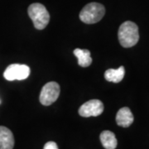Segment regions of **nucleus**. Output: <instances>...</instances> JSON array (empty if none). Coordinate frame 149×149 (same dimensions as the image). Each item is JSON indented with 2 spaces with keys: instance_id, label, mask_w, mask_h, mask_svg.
I'll list each match as a JSON object with an SVG mask.
<instances>
[{
  "instance_id": "9",
  "label": "nucleus",
  "mask_w": 149,
  "mask_h": 149,
  "mask_svg": "<svg viewBox=\"0 0 149 149\" xmlns=\"http://www.w3.org/2000/svg\"><path fill=\"white\" fill-rule=\"evenodd\" d=\"M100 139L103 147L105 149H115L117 148L118 141L115 134L109 130L103 131L100 133Z\"/></svg>"
},
{
  "instance_id": "10",
  "label": "nucleus",
  "mask_w": 149,
  "mask_h": 149,
  "mask_svg": "<svg viewBox=\"0 0 149 149\" xmlns=\"http://www.w3.org/2000/svg\"><path fill=\"white\" fill-rule=\"evenodd\" d=\"M74 54L78 59V64L81 67H88L92 63L91 52L89 50L76 48V49H74Z\"/></svg>"
},
{
  "instance_id": "3",
  "label": "nucleus",
  "mask_w": 149,
  "mask_h": 149,
  "mask_svg": "<svg viewBox=\"0 0 149 149\" xmlns=\"http://www.w3.org/2000/svg\"><path fill=\"white\" fill-rule=\"evenodd\" d=\"M104 6L99 3H91L85 5L80 13V19L86 24H94L104 16Z\"/></svg>"
},
{
  "instance_id": "1",
  "label": "nucleus",
  "mask_w": 149,
  "mask_h": 149,
  "mask_svg": "<svg viewBox=\"0 0 149 149\" xmlns=\"http://www.w3.org/2000/svg\"><path fill=\"white\" fill-rule=\"evenodd\" d=\"M118 37L120 45L125 48L135 46L139 40V27L133 22L127 21L118 28Z\"/></svg>"
},
{
  "instance_id": "12",
  "label": "nucleus",
  "mask_w": 149,
  "mask_h": 149,
  "mask_svg": "<svg viewBox=\"0 0 149 149\" xmlns=\"http://www.w3.org/2000/svg\"><path fill=\"white\" fill-rule=\"evenodd\" d=\"M44 149H58V147L55 142H48L45 144Z\"/></svg>"
},
{
  "instance_id": "5",
  "label": "nucleus",
  "mask_w": 149,
  "mask_h": 149,
  "mask_svg": "<svg viewBox=\"0 0 149 149\" xmlns=\"http://www.w3.org/2000/svg\"><path fill=\"white\" fill-rule=\"evenodd\" d=\"M30 74V68L27 65L12 64L5 70L3 76L7 80H22L27 79Z\"/></svg>"
},
{
  "instance_id": "8",
  "label": "nucleus",
  "mask_w": 149,
  "mask_h": 149,
  "mask_svg": "<svg viewBox=\"0 0 149 149\" xmlns=\"http://www.w3.org/2000/svg\"><path fill=\"white\" fill-rule=\"evenodd\" d=\"M14 147V137L10 129L0 126V149H13Z\"/></svg>"
},
{
  "instance_id": "6",
  "label": "nucleus",
  "mask_w": 149,
  "mask_h": 149,
  "mask_svg": "<svg viewBox=\"0 0 149 149\" xmlns=\"http://www.w3.org/2000/svg\"><path fill=\"white\" fill-rule=\"evenodd\" d=\"M104 111V104L99 100H91L85 102L79 109V114L85 118L97 117Z\"/></svg>"
},
{
  "instance_id": "4",
  "label": "nucleus",
  "mask_w": 149,
  "mask_h": 149,
  "mask_svg": "<svg viewBox=\"0 0 149 149\" xmlns=\"http://www.w3.org/2000/svg\"><path fill=\"white\" fill-rule=\"evenodd\" d=\"M60 85L58 83L55 82V81H51L48 82L47 84L43 86L42 89L41 94H40V102L41 104L48 106L52 104L54 102L56 101V100L58 99L60 95Z\"/></svg>"
},
{
  "instance_id": "7",
  "label": "nucleus",
  "mask_w": 149,
  "mask_h": 149,
  "mask_svg": "<svg viewBox=\"0 0 149 149\" xmlns=\"http://www.w3.org/2000/svg\"><path fill=\"white\" fill-rule=\"evenodd\" d=\"M133 113L128 107L121 108L116 114V123L118 126L123 128H128L133 123Z\"/></svg>"
},
{
  "instance_id": "2",
  "label": "nucleus",
  "mask_w": 149,
  "mask_h": 149,
  "mask_svg": "<svg viewBox=\"0 0 149 149\" xmlns=\"http://www.w3.org/2000/svg\"><path fill=\"white\" fill-rule=\"evenodd\" d=\"M27 13L35 28L42 30L48 25L50 21V14L46 7L42 3H35L31 4L28 7Z\"/></svg>"
},
{
  "instance_id": "13",
  "label": "nucleus",
  "mask_w": 149,
  "mask_h": 149,
  "mask_svg": "<svg viewBox=\"0 0 149 149\" xmlns=\"http://www.w3.org/2000/svg\"><path fill=\"white\" fill-rule=\"evenodd\" d=\"M0 104H1V100H0Z\"/></svg>"
},
{
  "instance_id": "11",
  "label": "nucleus",
  "mask_w": 149,
  "mask_h": 149,
  "mask_svg": "<svg viewBox=\"0 0 149 149\" xmlns=\"http://www.w3.org/2000/svg\"><path fill=\"white\" fill-rule=\"evenodd\" d=\"M125 70L123 66H120L118 69H109L104 73V78L109 82L119 83L123 79Z\"/></svg>"
}]
</instances>
